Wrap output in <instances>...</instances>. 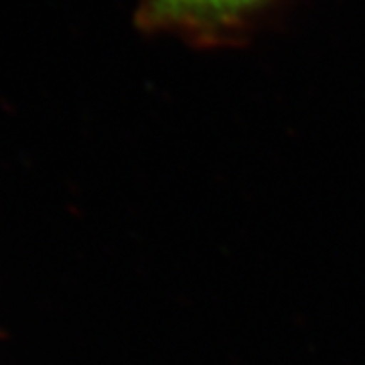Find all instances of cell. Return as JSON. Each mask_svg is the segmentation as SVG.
I'll list each match as a JSON object with an SVG mask.
<instances>
[{
  "label": "cell",
  "instance_id": "obj_1",
  "mask_svg": "<svg viewBox=\"0 0 365 365\" xmlns=\"http://www.w3.org/2000/svg\"><path fill=\"white\" fill-rule=\"evenodd\" d=\"M276 0H140L136 23L199 47L240 41Z\"/></svg>",
  "mask_w": 365,
  "mask_h": 365
}]
</instances>
